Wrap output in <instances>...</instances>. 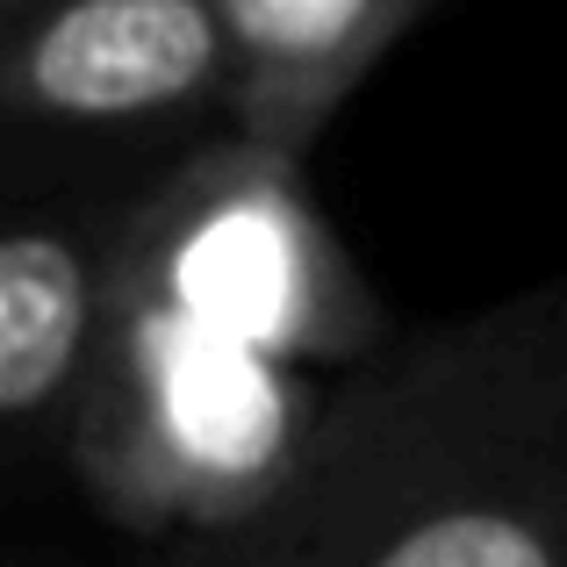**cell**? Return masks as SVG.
Returning <instances> with one entry per match:
<instances>
[{
    "mask_svg": "<svg viewBox=\"0 0 567 567\" xmlns=\"http://www.w3.org/2000/svg\"><path fill=\"white\" fill-rule=\"evenodd\" d=\"M158 567H567V274L338 374L295 482Z\"/></svg>",
    "mask_w": 567,
    "mask_h": 567,
    "instance_id": "1",
    "label": "cell"
},
{
    "mask_svg": "<svg viewBox=\"0 0 567 567\" xmlns=\"http://www.w3.org/2000/svg\"><path fill=\"white\" fill-rule=\"evenodd\" d=\"M323 402L331 374L158 309H115L65 474L109 525L166 554L259 517L295 482Z\"/></svg>",
    "mask_w": 567,
    "mask_h": 567,
    "instance_id": "2",
    "label": "cell"
},
{
    "mask_svg": "<svg viewBox=\"0 0 567 567\" xmlns=\"http://www.w3.org/2000/svg\"><path fill=\"white\" fill-rule=\"evenodd\" d=\"M123 309L202 323L309 374L381 360L388 309L302 187V158L216 130L123 194Z\"/></svg>",
    "mask_w": 567,
    "mask_h": 567,
    "instance_id": "3",
    "label": "cell"
},
{
    "mask_svg": "<svg viewBox=\"0 0 567 567\" xmlns=\"http://www.w3.org/2000/svg\"><path fill=\"white\" fill-rule=\"evenodd\" d=\"M0 109L43 144H166L230 130L216 0H8Z\"/></svg>",
    "mask_w": 567,
    "mask_h": 567,
    "instance_id": "4",
    "label": "cell"
},
{
    "mask_svg": "<svg viewBox=\"0 0 567 567\" xmlns=\"http://www.w3.org/2000/svg\"><path fill=\"white\" fill-rule=\"evenodd\" d=\"M123 309V202H22L0 230V431L14 467L72 453Z\"/></svg>",
    "mask_w": 567,
    "mask_h": 567,
    "instance_id": "5",
    "label": "cell"
},
{
    "mask_svg": "<svg viewBox=\"0 0 567 567\" xmlns=\"http://www.w3.org/2000/svg\"><path fill=\"white\" fill-rule=\"evenodd\" d=\"M431 8L439 0H216L230 43V130L302 158Z\"/></svg>",
    "mask_w": 567,
    "mask_h": 567,
    "instance_id": "6",
    "label": "cell"
}]
</instances>
